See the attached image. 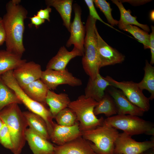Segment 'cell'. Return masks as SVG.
Returning a JSON list of instances; mask_svg holds the SVG:
<instances>
[{
	"label": "cell",
	"instance_id": "cell-1",
	"mask_svg": "<svg viewBox=\"0 0 154 154\" xmlns=\"http://www.w3.org/2000/svg\"><path fill=\"white\" fill-rule=\"evenodd\" d=\"M19 0H12L6 5V13L2 18L6 35V50L22 56L25 51L23 43L24 21L27 11Z\"/></svg>",
	"mask_w": 154,
	"mask_h": 154
},
{
	"label": "cell",
	"instance_id": "cell-2",
	"mask_svg": "<svg viewBox=\"0 0 154 154\" xmlns=\"http://www.w3.org/2000/svg\"><path fill=\"white\" fill-rule=\"evenodd\" d=\"M0 118L10 134L13 146L11 151L14 154H20L25 144V133L28 125L18 104L4 107L0 111Z\"/></svg>",
	"mask_w": 154,
	"mask_h": 154
},
{
	"label": "cell",
	"instance_id": "cell-3",
	"mask_svg": "<svg viewBox=\"0 0 154 154\" xmlns=\"http://www.w3.org/2000/svg\"><path fill=\"white\" fill-rule=\"evenodd\" d=\"M96 20L89 15L85 26L86 35L84 42V52L82 64L85 73L92 79L100 73V62L97 52L96 32Z\"/></svg>",
	"mask_w": 154,
	"mask_h": 154
},
{
	"label": "cell",
	"instance_id": "cell-4",
	"mask_svg": "<svg viewBox=\"0 0 154 154\" xmlns=\"http://www.w3.org/2000/svg\"><path fill=\"white\" fill-rule=\"evenodd\" d=\"M119 133L117 129L103 123L94 129L82 132V136L92 142L90 145L96 154H114L115 143Z\"/></svg>",
	"mask_w": 154,
	"mask_h": 154
},
{
	"label": "cell",
	"instance_id": "cell-5",
	"mask_svg": "<svg viewBox=\"0 0 154 154\" xmlns=\"http://www.w3.org/2000/svg\"><path fill=\"white\" fill-rule=\"evenodd\" d=\"M98 102L83 95L76 100L71 101L68 107L74 112L82 132L94 129L102 125L104 119L101 117L98 118L94 114V109Z\"/></svg>",
	"mask_w": 154,
	"mask_h": 154
},
{
	"label": "cell",
	"instance_id": "cell-6",
	"mask_svg": "<svg viewBox=\"0 0 154 154\" xmlns=\"http://www.w3.org/2000/svg\"><path fill=\"white\" fill-rule=\"evenodd\" d=\"M103 123L131 136L142 134L154 136L153 123L136 116L117 114L105 119Z\"/></svg>",
	"mask_w": 154,
	"mask_h": 154
},
{
	"label": "cell",
	"instance_id": "cell-7",
	"mask_svg": "<svg viewBox=\"0 0 154 154\" xmlns=\"http://www.w3.org/2000/svg\"><path fill=\"white\" fill-rule=\"evenodd\" d=\"M111 86L121 90L127 99L133 104L145 112L150 108L149 99L143 94L142 90L138 87L137 83L133 81H117L112 77H105Z\"/></svg>",
	"mask_w": 154,
	"mask_h": 154
},
{
	"label": "cell",
	"instance_id": "cell-8",
	"mask_svg": "<svg viewBox=\"0 0 154 154\" xmlns=\"http://www.w3.org/2000/svg\"><path fill=\"white\" fill-rule=\"evenodd\" d=\"M154 148V136L150 141L138 142L125 132L119 133L115 141L114 154H141Z\"/></svg>",
	"mask_w": 154,
	"mask_h": 154
},
{
	"label": "cell",
	"instance_id": "cell-9",
	"mask_svg": "<svg viewBox=\"0 0 154 154\" xmlns=\"http://www.w3.org/2000/svg\"><path fill=\"white\" fill-rule=\"evenodd\" d=\"M40 79L50 90L56 89L60 85L74 87L82 84V80L74 76L67 69L62 70L46 69L42 71Z\"/></svg>",
	"mask_w": 154,
	"mask_h": 154
},
{
	"label": "cell",
	"instance_id": "cell-10",
	"mask_svg": "<svg viewBox=\"0 0 154 154\" xmlns=\"http://www.w3.org/2000/svg\"><path fill=\"white\" fill-rule=\"evenodd\" d=\"M73 8L74 16L73 21L71 23L69 32L70 33V36L66 46L69 47L73 44L74 47L79 50L83 56L84 52L85 27L81 21V9L80 6L77 4H75L73 5Z\"/></svg>",
	"mask_w": 154,
	"mask_h": 154
},
{
	"label": "cell",
	"instance_id": "cell-11",
	"mask_svg": "<svg viewBox=\"0 0 154 154\" xmlns=\"http://www.w3.org/2000/svg\"><path fill=\"white\" fill-rule=\"evenodd\" d=\"M42 72L40 64L33 61H26L14 69L13 73L19 85L23 89L34 81L40 79Z\"/></svg>",
	"mask_w": 154,
	"mask_h": 154
},
{
	"label": "cell",
	"instance_id": "cell-12",
	"mask_svg": "<svg viewBox=\"0 0 154 154\" xmlns=\"http://www.w3.org/2000/svg\"><path fill=\"white\" fill-rule=\"evenodd\" d=\"M97 52L100 68L106 66L121 63L125 56L107 43L102 38L96 28Z\"/></svg>",
	"mask_w": 154,
	"mask_h": 154
},
{
	"label": "cell",
	"instance_id": "cell-13",
	"mask_svg": "<svg viewBox=\"0 0 154 154\" xmlns=\"http://www.w3.org/2000/svg\"><path fill=\"white\" fill-rule=\"evenodd\" d=\"M108 93L114 100L119 115H130L138 116H142L145 112L141 108L132 103L123 92L113 86L108 87Z\"/></svg>",
	"mask_w": 154,
	"mask_h": 154
},
{
	"label": "cell",
	"instance_id": "cell-14",
	"mask_svg": "<svg viewBox=\"0 0 154 154\" xmlns=\"http://www.w3.org/2000/svg\"><path fill=\"white\" fill-rule=\"evenodd\" d=\"M82 136L79 123L67 126L55 123L50 136V139L57 145H61Z\"/></svg>",
	"mask_w": 154,
	"mask_h": 154
},
{
	"label": "cell",
	"instance_id": "cell-15",
	"mask_svg": "<svg viewBox=\"0 0 154 154\" xmlns=\"http://www.w3.org/2000/svg\"><path fill=\"white\" fill-rule=\"evenodd\" d=\"M90 143L80 137L63 145L54 146L52 154H96Z\"/></svg>",
	"mask_w": 154,
	"mask_h": 154
},
{
	"label": "cell",
	"instance_id": "cell-16",
	"mask_svg": "<svg viewBox=\"0 0 154 154\" xmlns=\"http://www.w3.org/2000/svg\"><path fill=\"white\" fill-rule=\"evenodd\" d=\"M26 141L33 154H52L54 146L40 135L31 128H27L25 133Z\"/></svg>",
	"mask_w": 154,
	"mask_h": 154
},
{
	"label": "cell",
	"instance_id": "cell-17",
	"mask_svg": "<svg viewBox=\"0 0 154 154\" xmlns=\"http://www.w3.org/2000/svg\"><path fill=\"white\" fill-rule=\"evenodd\" d=\"M82 56L81 52L76 48L74 47L71 51H69L63 46L60 48L56 54L48 62L46 69L56 70H64L71 59L76 56Z\"/></svg>",
	"mask_w": 154,
	"mask_h": 154
},
{
	"label": "cell",
	"instance_id": "cell-18",
	"mask_svg": "<svg viewBox=\"0 0 154 154\" xmlns=\"http://www.w3.org/2000/svg\"><path fill=\"white\" fill-rule=\"evenodd\" d=\"M111 84L99 73L96 77L92 79L89 78L85 89V96L91 98L97 102L103 98L105 94V91Z\"/></svg>",
	"mask_w": 154,
	"mask_h": 154
},
{
	"label": "cell",
	"instance_id": "cell-19",
	"mask_svg": "<svg viewBox=\"0 0 154 154\" xmlns=\"http://www.w3.org/2000/svg\"><path fill=\"white\" fill-rule=\"evenodd\" d=\"M71 102L68 95L65 93H56L49 90L46 98V102L54 118L60 111L68 107Z\"/></svg>",
	"mask_w": 154,
	"mask_h": 154
},
{
	"label": "cell",
	"instance_id": "cell-20",
	"mask_svg": "<svg viewBox=\"0 0 154 154\" xmlns=\"http://www.w3.org/2000/svg\"><path fill=\"white\" fill-rule=\"evenodd\" d=\"M73 0H47V6L54 7L59 13L63 21V25L70 32Z\"/></svg>",
	"mask_w": 154,
	"mask_h": 154
},
{
	"label": "cell",
	"instance_id": "cell-21",
	"mask_svg": "<svg viewBox=\"0 0 154 154\" xmlns=\"http://www.w3.org/2000/svg\"><path fill=\"white\" fill-rule=\"evenodd\" d=\"M22 56L7 50H0V76L4 73L13 70L26 61Z\"/></svg>",
	"mask_w": 154,
	"mask_h": 154
},
{
	"label": "cell",
	"instance_id": "cell-22",
	"mask_svg": "<svg viewBox=\"0 0 154 154\" xmlns=\"http://www.w3.org/2000/svg\"><path fill=\"white\" fill-rule=\"evenodd\" d=\"M23 89L31 99L46 105V98L49 89L40 79L34 81Z\"/></svg>",
	"mask_w": 154,
	"mask_h": 154
},
{
	"label": "cell",
	"instance_id": "cell-23",
	"mask_svg": "<svg viewBox=\"0 0 154 154\" xmlns=\"http://www.w3.org/2000/svg\"><path fill=\"white\" fill-rule=\"evenodd\" d=\"M23 112L30 128L47 139H50L46 123L41 117L30 111Z\"/></svg>",
	"mask_w": 154,
	"mask_h": 154
},
{
	"label": "cell",
	"instance_id": "cell-24",
	"mask_svg": "<svg viewBox=\"0 0 154 154\" xmlns=\"http://www.w3.org/2000/svg\"><path fill=\"white\" fill-rule=\"evenodd\" d=\"M94 113L96 116L104 114L108 117L117 114L116 104L108 93H105L103 98L98 102L94 108Z\"/></svg>",
	"mask_w": 154,
	"mask_h": 154
},
{
	"label": "cell",
	"instance_id": "cell-25",
	"mask_svg": "<svg viewBox=\"0 0 154 154\" xmlns=\"http://www.w3.org/2000/svg\"><path fill=\"white\" fill-rule=\"evenodd\" d=\"M144 70V77L137 84L142 90H146L149 92L151 94L149 99L152 100L154 98V67L147 60H146Z\"/></svg>",
	"mask_w": 154,
	"mask_h": 154
},
{
	"label": "cell",
	"instance_id": "cell-26",
	"mask_svg": "<svg viewBox=\"0 0 154 154\" xmlns=\"http://www.w3.org/2000/svg\"><path fill=\"white\" fill-rule=\"evenodd\" d=\"M118 7L120 12V17L118 23L125 25H134L138 26L147 32L150 31L149 27L147 25L139 23L137 20L136 17L132 16L131 14V12L129 10H126L121 2L117 0L112 1Z\"/></svg>",
	"mask_w": 154,
	"mask_h": 154
},
{
	"label": "cell",
	"instance_id": "cell-27",
	"mask_svg": "<svg viewBox=\"0 0 154 154\" xmlns=\"http://www.w3.org/2000/svg\"><path fill=\"white\" fill-rule=\"evenodd\" d=\"M22 103L14 92L7 86L0 77V111L10 104Z\"/></svg>",
	"mask_w": 154,
	"mask_h": 154
},
{
	"label": "cell",
	"instance_id": "cell-28",
	"mask_svg": "<svg viewBox=\"0 0 154 154\" xmlns=\"http://www.w3.org/2000/svg\"><path fill=\"white\" fill-rule=\"evenodd\" d=\"M120 29L130 33L143 44L144 49L150 48V35L148 33L137 26L131 25L118 23Z\"/></svg>",
	"mask_w": 154,
	"mask_h": 154
},
{
	"label": "cell",
	"instance_id": "cell-29",
	"mask_svg": "<svg viewBox=\"0 0 154 154\" xmlns=\"http://www.w3.org/2000/svg\"><path fill=\"white\" fill-rule=\"evenodd\" d=\"M54 118L58 124L62 126H72L78 122L76 114L68 107L60 111Z\"/></svg>",
	"mask_w": 154,
	"mask_h": 154
},
{
	"label": "cell",
	"instance_id": "cell-30",
	"mask_svg": "<svg viewBox=\"0 0 154 154\" xmlns=\"http://www.w3.org/2000/svg\"><path fill=\"white\" fill-rule=\"evenodd\" d=\"M96 7L99 8L103 13L108 22L113 27L117 25L118 21L114 19L112 15V9L111 8L110 3L105 0H93Z\"/></svg>",
	"mask_w": 154,
	"mask_h": 154
},
{
	"label": "cell",
	"instance_id": "cell-31",
	"mask_svg": "<svg viewBox=\"0 0 154 154\" xmlns=\"http://www.w3.org/2000/svg\"><path fill=\"white\" fill-rule=\"evenodd\" d=\"M0 143L5 148L12 150L13 146L10 134L7 127L4 123L0 130Z\"/></svg>",
	"mask_w": 154,
	"mask_h": 154
},
{
	"label": "cell",
	"instance_id": "cell-32",
	"mask_svg": "<svg viewBox=\"0 0 154 154\" xmlns=\"http://www.w3.org/2000/svg\"><path fill=\"white\" fill-rule=\"evenodd\" d=\"M84 1L88 8L89 11V15L96 20H98L104 24L118 31L110 25L104 22L100 17L96 9L93 0H85Z\"/></svg>",
	"mask_w": 154,
	"mask_h": 154
},
{
	"label": "cell",
	"instance_id": "cell-33",
	"mask_svg": "<svg viewBox=\"0 0 154 154\" xmlns=\"http://www.w3.org/2000/svg\"><path fill=\"white\" fill-rule=\"evenodd\" d=\"M52 11V9L48 6L44 9H41L38 11L37 15L41 19L46 20L50 22V14Z\"/></svg>",
	"mask_w": 154,
	"mask_h": 154
},
{
	"label": "cell",
	"instance_id": "cell-34",
	"mask_svg": "<svg viewBox=\"0 0 154 154\" xmlns=\"http://www.w3.org/2000/svg\"><path fill=\"white\" fill-rule=\"evenodd\" d=\"M152 32L150 35V43L151 57L150 64L153 65L154 64V27H151Z\"/></svg>",
	"mask_w": 154,
	"mask_h": 154
},
{
	"label": "cell",
	"instance_id": "cell-35",
	"mask_svg": "<svg viewBox=\"0 0 154 154\" xmlns=\"http://www.w3.org/2000/svg\"><path fill=\"white\" fill-rule=\"evenodd\" d=\"M6 38V33L2 18L0 17V46L5 42Z\"/></svg>",
	"mask_w": 154,
	"mask_h": 154
},
{
	"label": "cell",
	"instance_id": "cell-36",
	"mask_svg": "<svg viewBox=\"0 0 154 154\" xmlns=\"http://www.w3.org/2000/svg\"><path fill=\"white\" fill-rule=\"evenodd\" d=\"M31 24L34 25L37 28L45 22V20L42 19L37 15H34L30 18Z\"/></svg>",
	"mask_w": 154,
	"mask_h": 154
},
{
	"label": "cell",
	"instance_id": "cell-37",
	"mask_svg": "<svg viewBox=\"0 0 154 154\" xmlns=\"http://www.w3.org/2000/svg\"><path fill=\"white\" fill-rule=\"evenodd\" d=\"M141 154H154V148L148 149Z\"/></svg>",
	"mask_w": 154,
	"mask_h": 154
},
{
	"label": "cell",
	"instance_id": "cell-38",
	"mask_svg": "<svg viewBox=\"0 0 154 154\" xmlns=\"http://www.w3.org/2000/svg\"><path fill=\"white\" fill-rule=\"evenodd\" d=\"M3 122L0 118V130L2 128L3 125Z\"/></svg>",
	"mask_w": 154,
	"mask_h": 154
},
{
	"label": "cell",
	"instance_id": "cell-39",
	"mask_svg": "<svg viewBox=\"0 0 154 154\" xmlns=\"http://www.w3.org/2000/svg\"><path fill=\"white\" fill-rule=\"evenodd\" d=\"M154 12L153 11H152V12H151L150 14V16H152V17H151V19L153 21L154 20V19L153 18V16H154Z\"/></svg>",
	"mask_w": 154,
	"mask_h": 154
}]
</instances>
